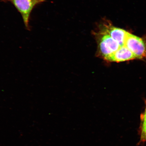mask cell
I'll list each match as a JSON object with an SVG mask.
<instances>
[{"mask_svg":"<svg viewBox=\"0 0 146 146\" xmlns=\"http://www.w3.org/2000/svg\"><path fill=\"white\" fill-rule=\"evenodd\" d=\"M141 118L146 119V107L145 112H144L143 114L141 115Z\"/></svg>","mask_w":146,"mask_h":146,"instance_id":"6","label":"cell"},{"mask_svg":"<svg viewBox=\"0 0 146 146\" xmlns=\"http://www.w3.org/2000/svg\"><path fill=\"white\" fill-rule=\"evenodd\" d=\"M21 13L25 27L29 28L30 15L34 7L43 0H10Z\"/></svg>","mask_w":146,"mask_h":146,"instance_id":"2","label":"cell"},{"mask_svg":"<svg viewBox=\"0 0 146 146\" xmlns=\"http://www.w3.org/2000/svg\"><path fill=\"white\" fill-rule=\"evenodd\" d=\"M135 59H136L135 56L128 48L124 46L120 47L107 61L120 62Z\"/></svg>","mask_w":146,"mask_h":146,"instance_id":"4","label":"cell"},{"mask_svg":"<svg viewBox=\"0 0 146 146\" xmlns=\"http://www.w3.org/2000/svg\"><path fill=\"white\" fill-rule=\"evenodd\" d=\"M125 46L134 54L136 59L146 57V42L141 38L128 32Z\"/></svg>","mask_w":146,"mask_h":146,"instance_id":"1","label":"cell"},{"mask_svg":"<svg viewBox=\"0 0 146 146\" xmlns=\"http://www.w3.org/2000/svg\"><path fill=\"white\" fill-rule=\"evenodd\" d=\"M141 142L146 141V119L141 118Z\"/></svg>","mask_w":146,"mask_h":146,"instance_id":"5","label":"cell"},{"mask_svg":"<svg viewBox=\"0 0 146 146\" xmlns=\"http://www.w3.org/2000/svg\"><path fill=\"white\" fill-rule=\"evenodd\" d=\"M104 25V28L107 33L117 42L120 46H124L128 32L123 29L113 27L110 24Z\"/></svg>","mask_w":146,"mask_h":146,"instance_id":"3","label":"cell"}]
</instances>
